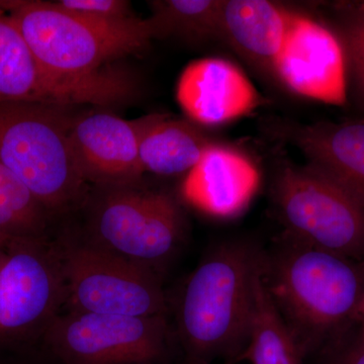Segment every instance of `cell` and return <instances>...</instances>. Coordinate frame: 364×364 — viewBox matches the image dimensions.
<instances>
[{
	"mask_svg": "<svg viewBox=\"0 0 364 364\" xmlns=\"http://www.w3.org/2000/svg\"><path fill=\"white\" fill-rule=\"evenodd\" d=\"M272 195L287 238L364 261V202L348 189L311 165L287 163Z\"/></svg>",
	"mask_w": 364,
	"mask_h": 364,
	"instance_id": "cell-6",
	"label": "cell"
},
{
	"mask_svg": "<svg viewBox=\"0 0 364 364\" xmlns=\"http://www.w3.org/2000/svg\"><path fill=\"white\" fill-rule=\"evenodd\" d=\"M67 312L153 317L168 306L157 273L85 242L59 247Z\"/></svg>",
	"mask_w": 364,
	"mask_h": 364,
	"instance_id": "cell-7",
	"label": "cell"
},
{
	"mask_svg": "<svg viewBox=\"0 0 364 364\" xmlns=\"http://www.w3.org/2000/svg\"><path fill=\"white\" fill-rule=\"evenodd\" d=\"M51 215L0 162V235L9 240H45Z\"/></svg>",
	"mask_w": 364,
	"mask_h": 364,
	"instance_id": "cell-19",
	"label": "cell"
},
{
	"mask_svg": "<svg viewBox=\"0 0 364 364\" xmlns=\"http://www.w3.org/2000/svg\"><path fill=\"white\" fill-rule=\"evenodd\" d=\"M361 321H363V328H361V333H363L364 337V310L363 313V318H361Z\"/></svg>",
	"mask_w": 364,
	"mask_h": 364,
	"instance_id": "cell-26",
	"label": "cell"
},
{
	"mask_svg": "<svg viewBox=\"0 0 364 364\" xmlns=\"http://www.w3.org/2000/svg\"><path fill=\"white\" fill-rule=\"evenodd\" d=\"M305 355L265 286L261 264L254 286L247 346L238 360L244 359L251 364H303Z\"/></svg>",
	"mask_w": 364,
	"mask_h": 364,
	"instance_id": "cell-18",
	"label": "cell"
},
{
	"mask_svg": "<svg viewBox=\"0 0 364 364\" xmlns=\"http://www.w3.org/2000/svg\"><path fill=\"white\" fill-rule=\"evenodd\" d=\"M348 336V335H347ZM347 336L335 344L336 356L331 364H364V337L360 332L358 338L348 341Z\"/></svg>",
	"mask_w": 364,
	"mask_h": 364,
	"instance_id": "cell-23",
	"label": "cell"
},
{
	"mask_svg": "<svg viewBox=\"0 0 364 364\" xmlns=\"http://www.w3.org/2000/svg\"><path fill=\"white\" fill-rule=\"evenodd\" d=\"M9 244L6 245H0V264H1L2 260H4V256H6V247Z\"/></svg>",
	"mask_w": 364,
	"mask_h": 364,
	"instance_id": "cell-24",
	"label": "cell"
},
{
	"mask_svg": "<svg viewBox=\"0 0 364 364\" xmlns=\"http://www.w3.org/2000/svg\"><path fill=\"white\" fill-rule=\"evenodd\" d=\"M262 256L244 243L214 249L189 274L176 305V332L193 364L238 360L247 346Z\"/></svg>",
	"mask_w": 364,
	"mask_h": 364,
	"instance_id": "cell-2",
	"label": "cell"
},
{
	"mask_svg": "<svg viewBox=\"0 0 364 364\" xmlns=\"http://www.w3.org/2000/svg\"><path fill=\"white\" fill-rule=\"evenodd\" d=\"M346 58L343 47L329 28L294 13L286 42L272 74L299 97L341 105L346 97Z\"/></svg>",
	"mask_w": 364,
	"mask_h": 364,
	"instance_id": "cell-11",
	"label": "cell"
},
{
	"mask_svg": "<svg viewBox=\"0 0 364 364\" xmlns=\"http://www.w3.org/2000/svg\"><path fill=\"white\" fill-rule=\"evenodd\" d=\"M131 93L130 80L121 72L102 69L91 75L66 76L50 70L0 7V102L112 105Z\"/></svg>",
	"mask_w": 364,
	"mask_h": 364,
	"instance_id": "cell-9",
	"label": "cell"
},
{
	"mask_svg": "<svg viewBox=\"0 0 364 364\" xmlns=\"http://www.w3.org/2000/svg\"><path fill=\"white\" fill-rule=\"evenodd\" d=\"M338 39L354 85L364 100V1L338 6Z\"/></svg>",
	"mask_w": 364,
	"mask_h": 364,
	"instance_id": "cell-21",
	"label": "cell"
},
{
	"mask_svg": "<svg viewBox=\"0 0 364 364\" xmlns=\"http://www.w3.org/2000/svg\"><path fill=\"white\" fill-rule=\"evenodd\" d=\"M73 107L0 102V162L51 215L72 210L87 196L72 150Z\"/></svg>",
	"mask_w": 364,
	"mask_h": 364,
	"instance_id": "cell-3",
	"label": "cell"
},
{
	"mask_svg": "<svg viewBox=\"0 0 364 364\" xmlns=\"http://www.w3.org/2000/svg\"><path fill=\"white\" fill-rule=\"evenodd\" d=\"M55 4L67 13L97 23L114 25L134 18L126 0H60Z\"/></svg>",
	"mask_w": 364,
	"mask_h": 364,
	"instance_id": "cell-22",
	"label": "cell"
},
{
	"mask_svg": "<svg viewBox=\"0 0 364 364\" xmlns=\"http://www.w3.org/2000/svg\"><path fill=\"white\" fill-rule=\"evenodd\" d=\"M265 286L305 354L349 334L364 310V261L311 247L284 236L268 260Z\"/></svg>",
	"mask_w": 364,
	"mask_h": 364,
	"instance_id": "cell-1",
	"label": "cell"
},
{
	"mask_svg": "<svg viewBox=\"0 0 364 364\" xmlns=\"http://www.w3.org/2000/svg\"><path fill=\"white\" fill-rule=\"evenodd\" d=\"M166 316L66 312L48 326L45 339L64 364H159L168 352Z\"/></svg>",
	"mask_w": 364,
	"mask_h": 364,
	"instance_id": "cell-8",
	"label": "cell"
},
{
	"mask_svg": "<svg viewBox=\"0 0 364 364\" xmlns=\"http://www.w3.org/2000/svg\"><path fill=\"white\" fill-rule=\"evenodd\" d=\"M35 56L50 70L66 76L102 71L107 61L143 50L155 39L149 18L97 23L67 13L55 2L0 1Z\"/></svg>",
	"mask_w": 364,
	"mask_h": 364,
	"instance_id": "cell-4",
	"label": "cell"
},
{
	"mask_svg": "<svg viewBox=\"0 0 364 364\" xmlns=\"http://www.w3.org/2000/svg\"><path fill=\"white\" fill-rule=\"evenodd\" d=\"M155 116L127 121L109 112L76 114L70 132L72 150L86 181L100 188L136 184L144 173L141 140Z\"/></svg>",
	"mask_w": 364,
	"mask_h": 364,
	"instance_id": "cell-12",
	"label": "cell"
},
{
	"mask_svg": "<svg viewBox=\"0 0 364 364\" xmlns=\"http://www.w3.org/2000/svg\"><path fill=\"white\" fill-rule=\"evenodd\" d=\"M177 100L196 123L219 126L248 116L262 100L238 66L221 58L191 62L177 83Z\"/></svg>",
	"mask_w": 364,
	"mask_h": 364,
	"instance_id": "cell-13",
	"label": "cell"
},
{
	"mask_svg": "<svg viewBox=\"0 0 364 364\" xmlns=\"http://www.w3.org/2000/svg\"><path fill=\"white\" fill-rule=\"evenodd\" d=\"M210 144L193 124L156 114L141 140V166L158 176L188 174Z\"/></svg>",
	"mask_w": 364,
	"mask_h": 364,
	"instance_id": "cell-17",
	"label": "cell"
},
{
	"mask_svg": "<svg viewBox=\"0 0 364 364\" xmlns=\"http://www.w3.org/2000/svg\"><path fill=\"white\" fill-rule=\"evenodd\" d=\"M155 37L203 41L220 38L221 0H158L149 2Z\"/></svg>",
	"mask_w": 364,
	"mask_h": 364,
	"instance_id": "cell-20",
	"label": "cell"
},
{
	"mask_svg": "<svg viewBox=\"0 0 364 364\" xmlns=\"http://www.w3.org/2000/svg\"><path fill=\"white\" fill-rule=\"evenodd\" d=\"M65 305L59 247L45 240H11L0 264V339L47 329Z\"/></svg>",
	"mask_w": 364,
	"mask_h": 364,
	"instance_id": "cell-10",
	"label": "cell"
},
{
	"mask_svg": "<svg viewBox=\"0 0 364 364\" xmlns=\"http://www.w3.org/2000/svg\"><path fill=\"white\" fill-rule=\"evenodd\" d=\"M293 14L267 0H224L220 38L254 66L272 73Z\"/></svg>",
	"mask_w": 364,
	"mask_h": 364,
	"instance_id": "cell-16",
	"label": "cell"
},
{
	"mask_svg": "<svg viewBox=\"0 0 364 364\" xmlns=\"http://www.w3.org/2000/svg\"><path fill=\"white\" fill-rule=\"evenodd\" d=\"M91 205L88 245L160 275L184 236V217L171 196L131 186H102Z\"/></svg>",
	"mask_w": 364,
	"mask_h": 364,
	"instance_id": "cell-5",
	"label": "cell"
},
{
	"mask_svg": "<svg viewBox=\"0 0 364 364\" xmlns=\"http://www.w3.org/2000/svg\"><path fill=\"white\" fill-rule=\"evenodd\" d=\"M268 130L364 202V119L308 124L274 121Z\"/></svg>",
	"mask_w": 364,
	"mask_h": 364,
	"instance_id": "cell-14",
	"label": "cell"
},
{
	"mask_svg": "<svg viewBox=\"0 0 364 364\" xmlns=\"http://www.w3.org/2000/svg\"><path fill=\"white\" fill-rule=\"evenodd\" d=\"M259 184V171L250 158L235 148L212 143L186 174L181 191L205 214L231 218L248 207Z\"/></svg>",
	"mask_w": 364,
	"mask_h": 364,
	"instance_id": "cell-15",
	"label": "cell"
},
{
	"mask_svg": "<svg viewBox=\"0 0 364 364\" xmlns=\"http://www.w3.org/2000/svg\"><path fill=\"white\" fill-rule=\"evenodd\" d=\"M11 241V240H9V239L4 238V236L0 235V245H6V244H9Z\"/></svg>",
	"mask_w": 364,
	"mask_h": 364,
	"instance_id": "cell-25",
	"label": "cell"
}]
</instances>
